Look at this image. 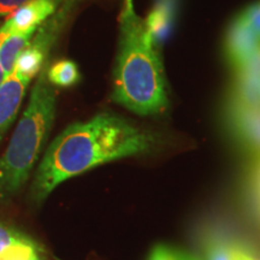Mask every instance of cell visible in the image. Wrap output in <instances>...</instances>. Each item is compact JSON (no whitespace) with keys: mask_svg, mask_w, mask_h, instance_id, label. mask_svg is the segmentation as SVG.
<instances>
[{"mask_svg":"<svg viewBox=\"0 0 260 260\" xmlns=\"http://www.w3.org/2000/svg\"><path fill=\"white\" fill-rule=\"evenodd\" d=\"M154 140L121 117L100 113L75 123L52 141L31 187L32 199L42 203L64 181L90 169L148 151Z\"/></svg>","mask_w":260,"mask_h":260,"instance_id":"obj_1","label":"cell"},{"mask_svg":"<svg viewBox=\"0 0 260 260\" xmlns=\"http://www.w3.org/2000/svg\"><path fill=\"white\" fill-rule=\"evenodd\" d=\"M154 45L145 21L135 14L132 0H125L112 99L141 116L158 115L168 107L161 61Z\"/></svg>","mask_w":260,"mask_h":260,"instance_id":"obj_2","label":"cell"},{"mask_svg":"<svg viewBox=\"0 0 260 260\" xmlns=\"http://www.w3.org/2000/svg\"><path fill=\"white\" fill-rule=\"evenodd\" d=\"M56 92L41 75L9 146L0 157V200L8 201L27 183L56 116Z\"/></svg>","mask_w":260,"mask_h":260,"instance_id":"obj_3","label":"cell"},{"mask_svg":"<svg viewBox=\"0 0 260 260\" xmlns=\"http://www.w3.org/2000/svg\"><path fill=\"white\" fill-rule=\"evenodd\" d=\"M41 252L34 239L0 222V260H41Z\"/></svg>","mask_w":260,"mask_h":260,"instance_id":"obj_4","label":"cell"},{"mask_svg":"<svg viewBox=\"0 0 260 260\" xmlns=\"http://www.w3.org/2000/svg\"><path fill=\"white\" fill-rule=\"evenodd\" d=\"M259 48L260 40L239 16L233 22L226 35L225 52L228 59L236 70L254 56Z\"/></svg>","mask_w":260,"mask_h":260,"instance_id":"obj_5","label":"cell"},{"mask_svg":"<svg viewBox=\"0 0 260 260\" xmlns=\"http://www.w3.org/2000/svg\"><path fill=\"white\" fill-rule=\"evenodd\" d=\"M56 10L53 0H29L16 10L0 31L3 32H34L39 24L51 16Z\"/></svg>","mask_w":260,"mask_h":260,"instance_id":"obj_6","label":"cell"},{"mask_svg":"<svg viewBox=\"0 0 260 260\" xmlns=\"http://www.w3.org/2000/svg\"><path fill=\"white\" fill-rule=\"evenodd\" d=\"M28 82L12 73L0 84V142L17 117Z\"/></svg>","mask_w":260,"mask_h":260,"instance_id":"obj_7","label":"cell"},{"mask_svg":"<svg viewBox=\"0 0 260 260\" xmlns=\"http://www.w3.org/2000/svg\"><path fill=\"white\" fill-rule=\"evenodd\" d=\"M232 122L243 145L260 157V109L233 105Z\"/></svg>","mask_w":260,"mask_h":260,"instance_id":"obj_8","label":"cell"},{"mask_svg":"<svg viewBox=\"0 0 260 260\" xmlns=\"http://www.w3.org/2000/svg\"><path fill=\"white\" fill-rule=\"evenodd\" d=\"M176 12V0H155L154 8L145 21L154 44L164 41L170 34Z\"/></svg>","mask_w":260,"mask_h":260,"instance_id":"obj_9","label":"cell"},{"mask_svg":"<svg viewBox=\"0 0 260 260\" xmlns=\"http://www.w3.org/2000/svg\"><path fill=\"white\" fill-rule=\"evenodd\" d=\"M32 32H3L0 31V65L6 75L14 73L18 54L27 46Z\"/></svg>","mask_w":260,"mask_h":260,"instance_id":"obj_10","label":"cell"},{"mask_svg":"<svg viewBox=\"0 0 260 260\" xmlns=\"http://www.w3.org/2000/svg\"><path fill=\"white\" fill-rule=\"evenodd\" d=\"M44 59L45 53L40 45L35 44L32 46H28L18 54L15 63L14 74L29 83L41 69Z\"/></svg>","mask_w":260,"mask_h":260,"instance_id":"obj_11","label":"cell"},{"mask_svg":"<svg viewBox=\"0 0 260 260\" xmlns=\"http://www.w3.org/2000/svg\"><path fill=\"white\" fill-rule=\"evenodd\" d=\"M47 80L54 86H74L80 80L79 68L71 60H59L50 68L47 74Z\"/></svg>","mask_w":260,"mask_h":260,"instance_id":"obj_12","label":"cell"},{"mask_svg":"<svg viewBox=\"0 0 260 260\" xmlns=\"http://www.w3.org/2000/svg\"><path fill=\"white\" fill-rule=\"evenodd\" d=\"M251 255L230 243L218 242L210 247L206 260H248Z\"/></svg>","mask_w":260,"mask_h":260,"instance_id":"obj_13","label":"cell"},{"mask_svg":"<svg viewBox=\"0 0 260 260\" xmlns=\"http://www.w3.org/2000/svg\"><path fill=\"white\" fill-rule=\"evenodd\" d=\"M240 17L260 40V0L248 6Z\"/></svg>","mask_w":260,"mask_h":260,"instance_id":"obj_14","label":"cell"},{"mask_svg":"<svg viewBox=\"0 0 260 260\" xmlns=\"http://www.w3.org/2000/svg\"><path fill=\"white\" fill-rule=\"evenodd\" d=\"M178 253L169 246L158 245L149 253L148 260H178Z\"/></svg>","mask_w":260,"mask_h":260,"instance_id":"obj_15","label":"cell"},{"mask_svg":"<svg viewBox=\"0 0 260 260\" xmlns=\"http://www.w3.org/2000/svg\"><path fill=\"white\" fill-rule=\"evenodd\" d=\"M29 0H0V17L11 15Z\"/></svg>","mask_w":260,"mask_h":260,"instance_id":"obj_16","label":"cell"},{"mask_svg":"<svg viewBox=\"0 0 260 260\" xmlns=\"http://www.w3.org/2000/svg\"><path fill=\"white\" fill-rule=\"evenodd\" d=\"M254 181H255L256 190H258V194H259V198H260V157H259V160H258V162H256V167H255Z\"/></svg>","mask_w":260,"mask_h":260,"instance_id":"obj_17","label":"cell"},{"mask_svg":"<svg viewBox=\"0 0 260 260\" xmlns=\"http://www.w3.org/2000/svg\"><path fill=\"white\" fill-rule=\"evenodd\" d=\"M178 260H199V259L195 258V256H193V255H189V254H186V253L180 252L178 253Z\"/></svg>","mask_w":260,"mask_h":260,"instance_id":"obj_18","label":"cell"},{"mask_svg":"<svg viewBox=\"0 0 260 260\" xmlns=\"http://www.w3.org/2000/svg\"><path fill=\"white\" fill-rule=\"evenodd\" d=\"M5 79H6V75H5V73H4V70H3L2 65H0V84L4 82Z\"/></svg>","mask_w":260,"mask_h":260,"instance_id":"obj_19","label":"cell"},{"mask_svg":"<svg viewBox=\"0 0 260 260\" xmlns=\"http://www.w3.org/2000/svg\"><path fill=\"white\" fill-rule=\"evenodd\" d=\"M248 260H258V259H254V258H252V256H249Z\"/></svg>","mask_w":260,"mask_h":260,"instance_id":"obj_20","label":"cell"}]
</instances>
